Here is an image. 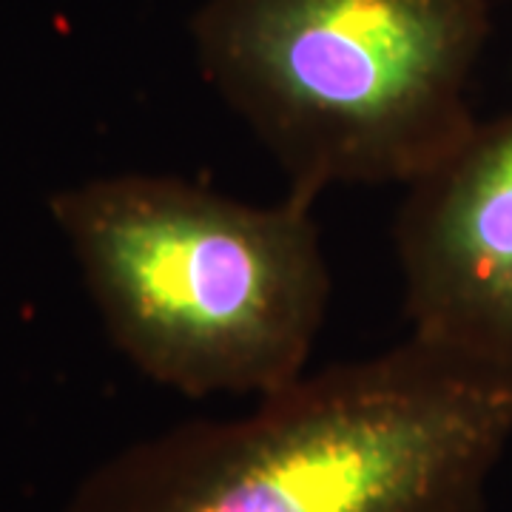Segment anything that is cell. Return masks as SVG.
I'll return each mask as SVG.
<instances>
[{
	"instance_id": "6da1fadb",
	"label": "cell",
	"mask_w": 512,
	"mask_h": 512,
	"mask_svg": "<svg viewBox=\"0 0 512 512\" xmlns=\"http://www.w3.org/2000/svg\"><path fill=\"white\" fill-rule=\"evenodd\" d=\"M512 370L407 339L94 467L63 512H487Z\"/></svg>"
},
{
	"instance_id": "7a4b0ae2",
	"label": "cell",
	"mask_w": 512,
	"mask_h": 512,
	"mask_svg": "<svg viewBox=\"0 0 512 512\" xmlns=\"http://www.w3.org/2000/svg\"><path fill=\"white\" fill-rule=\"evenodd\" d=\"M313 205H248L165 174L49 197L114 348L185 396L262 399L305 376L330 299Z\"/></svg>"
},
{
	"instance_id": "3957f363",
	"label": "cell",
	"mask_w": 512,
	"mask_h": 512,
	"mask_svg": "<svg viewBox=\"0 0 512 512\" xmlns=\"http://www.w3.org/2000/svg\"><path fill=\"white\" fill-rule=\"evenodd\" d=\"M205 80L313 205L336 185H407L476 117L487 0H205Z\"/></svg>"
},
{
	"instance_id": "277c9868",
	"label": "cell",
	"mask_w": 512,
	"mask_h": 512,
	"mask_svg": "<svg viewBox=\"0 0 512 512\" xmlns=\"http://www.w3.org/2000/svg\"><path fill=\"white\" fill-rule=\"evenodd\" d=\"M393 239L410 336L512 370V111L404 185Z\"/></svg>"
}]
</instances>
